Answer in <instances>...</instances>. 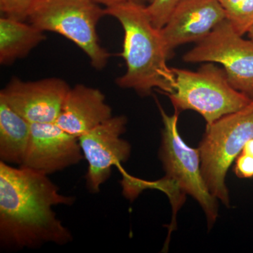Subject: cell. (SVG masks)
Instances as JSON below:
<instances>
[{"label": "cell", "mask_w": 253, "mask_h": 253, "mask_svg": "<svg viewBox=\"0 0 253 253\" xmlns=\"http://www.w3.org/2000/svg\"><path fill=\"white\" fill-rule=\"evenodd\" d=\"M234 172L241 179L253 177V156L241 153L235 160Z\"/></svg>", "instance_id": "obj_18"}, {"label": "cell", "mask_w": 253, "mask_h": 253, "mask_svg": "<svg viewBox=\"0 0 253 253\" xmlns=\"http://www.w3.org/2000/svg\"><path fill=\"white\" fill-rule=\"evenodd\" d=\"M112 116V109L102 91L78 84L68 91L56 123L79 138Z\"/></svg>", "instance_id": "obj_12"}, {"label": "cell", "mask_w": 253, "mask_h": 253, "mask_svg": "<svg viewBox=\"0 0 253 253\" xmlns=\"http://www.w3.org/2000/svg\"><path fill=\"white\" fill-rule=\"evenodd\" d=\"M44 32L34 25L3 16L0 18V63L8 66L27 56L45 41Z\"/></svg>", "instance_id": "obj_13"}, {"label": "cell", "mask_w": 253, "mask_h": 253, "mask_svg": "<svg viewBox=\"0 0 253 253\" xmlns=\"http://www.w3.org/2000/svg\"><path fill=\"white\" fill-rule=\"evenodd\" d=\"M183 60L219 63L231 85L253 99V41L240 36L226 18L198 42Z\"/></svg>", "instance_id": "obj_7"}, {"label": "cell", "mask_w": 253, "mask_h": 253, "mask_svg": "<svg viewBox=\"0 0 253 253\" xmlns=\"http://www.w3.org/2000/svg\"><path fill=\"white\" fill-rule=\"evenodd\" d=\"M126 123V116H112L78 138L88 163L86 188L92 194L99 192L109 179L113 166L126 162L130 156L131 145L121 138Z\"/></svg>", "instance_id": "obj_8"}, {"label": "cell", "mask_w": 253, "mask_h": 253, "mask_svg": "<svg viewBox=\"0 0 253 253\" xmlns=\"http://www.w3.org/2000/svg\"><path fill=\"white\" fill-rule=\"evenodd\" d=\"M83 159L78 137L63 130L56 123H31L29 142L20 166L49 175Z\"/></svg>", "instance_id": "obj_10"}, {"label": "cell", "mask_w": 253, "mask_h": 253, "mask_svg": "<svg viewBox=\"0 0 253 253\" xmlns=\"http://www.w3.org/2000/svg\"><path fill=\"white\" fill-rule=\"evenodd\" d=\"M253 138V99L244 109L206 126L199 148L201 171L211 194L226 207L230 206L226 173Z\"/></svg>", "instance_id": "obj_6"}, {"label": "cell", "mask_w": 253, "mask_h": 253, "mask_svg": "<svg viewBox=\"0 0 253 253\" xmlns=\"http://www.w3.org/2000/svg\"><path fill=\"white\" fill-rule=\"evenodd\" d=\"M70 89L61 78L23 81L14 77L0 91V100L28 122L56 123Z\"/></svg>", "instance_id": "obj_9"}, {"label": "cell", "mask_w": 253, "mask_h": 253, "mask_svg": "<svg viewBox=\"0 0 253 253\" xmlns=\"http://www.w3.org/2000/svg\"><path fill=\"white\" fill-rule=\"evenodd\" d=\"M106 9V16L116 18L124 31L122 54L126 71L116 80L120 87L148 95L155 88L166 94L174 89L175 79L167 61L170 54L161 29L151 23L146 6L122 3Z\"/></svg>", "instance_id": "obj_2"}, {"label": "cell", "mask_w": 253, "mask_h": 253, "mask_svg": "<svg viewBox=\"0 0 253 253\" xmlns=\"http://www.w3.org/2000/svg\"><path fill=\"white\" fill-rule=\"evenodd\" d=\"M76 199L60 194L46 174L0 161V243L6 249L66 245L73 239L53 207Z\"/></svg>", "instance_id": "obj_1"}, {"label": "cell", "mask_w": 253, "mask_h": 253, "mask_svg": "<svg viewBox=\"0 0 253 253\" xmlns=\"http://www.w3.org/2000/svg\"><path fill=\"white\" fill-rule=\"evenodd\" d=\"M226 18L218 0H183L161 32L171 53L181 44L201 41Z\"/></svg>", "instance_id": "obj_11"}, {"label": "cell", "mask_w": 253, "mask_h": 253, "mask_svg": "<svg viewBox=\"0 0 253 253\" xmlns=\"http://www.w3.org/2000/svg\"><path fill=\"white\" fill-rule=\"evenodd\" d=\"M226 19L240 36L248 34L253 25V0H218Z\"/></svg>", "instance_id": "obj_15"}, {"label": "cell", "mask_w": 253, "mask_h": 253, "mask_svg": "<svg viewBox=\"0 0 253 253\" xmlns=\"http://www.w3.org/2000/svg\"><path fill=\"white\" fill-rule=\"evenodd\" d=\"M93 1L97 3L98 4L104 6L105 8H109L115 6V5L122 4V3L125 2H129V1L144 4L143 1H146V0H93Z\"/></svg>", "instance_id": "obj_19"}, {"label": "cell", "mask_w": 253, "mask_h": 253, "mask_svg": "<svg viewBox=\"0 0 253 253\" xmlns=\"http://www.w3.org/2000/svg\"><path fill=\"white\" fill-rule=\"evenodd\" d=\"M172 69L175 85L168 95L175 111H196L207 125L244 109L252 101L231 85L224 68L214 63H206L196 71Z\"/></svg>", "instance_id": "obj_5"}, {"label": "cell", "mask_w": 253, "mask_h": 253, "mask_svg": "<svg viewBox=\"0 0 253 253\" xmlns=\"http://www.w3.org/2000/svg\"><path fill=\"white\" fill-rule=\"evenodd\" d=\"M183 0H153L146 6V12L151 23L161 29L166 26L174 9Z\"/></svg>", "instance_id": "obj_16"}, {"label": "cell", "mask_w": 253, "mask_h": 253, "mask_svg": "<svg viewBox=\"0 0 253 253\" xmlns=\"http://www.w3.org/2000/svg\"><path fill=\"white\" fill-rule=\"evenodd\" d=\"M159 106L163 129L159 157L166 172L162 179L163 190L171 203L181 206L186 195L194 198L204 211L208 226L212 227L218 217V200L206 185L201 171L199 149L183 140L178 129L179 111L168 115Z\"/></svg>", "instance_id": "obj_3"}, {"label": "cell", "mask_w": 253, "mask_h": 253, "mask_svg": "<svg viewBox=\"0 0 253 253\" xmlns=\"http://www.w3.org/2000/svg\"><path fill=\"white\" fill-rule=\"evenodd\" d=\"M31 128V123L0 100V161L21 166Z\"/></svg>", "instance_id": "obj_14"}, {"label": "cell", "mask_w": 253, "mask_h": 253, "mask_svg": "<svg viewBox=\"0 0 253 253\" xmlns=\"http://www.w3.org/2000/svg\"><path fill=\"white\" fill-rule=\"evenodd\" d=\"M146 1H148V2L150 3L151 2V1H153V0H146Z\"/></svg>", "instance_id": "obj_22"}, {"label": "cell", "mask_w": 253, "mask_h": 253, "mask_svg": "<svg viewBox=\"0 0 253 253\" xmlns=\"http://www.w3.org/2000/svg\"><path fill=\"white\" fill-rule=\"evenodd\" d=\"M241 153L253 156V138L246 142Z\"/></svg>", "instance_id": "obj_20"}, {"label": "cell", "mask_w": 253, "mask_h": 253, "mask_svg": "<svg viewBox=\"0 0 253 253\" xmlns=\"http://www.w3.org/2000/svg\"><path fill=\"white\" fill-rule=\"evenodd\" d=\"M250 39L253 40V25L252 28H251L249 33H248Z\"/></svg>", "instance_id": "obj_21"}, {"label": "cell", "mask_w": 253, "mask_h": 253, "mask_svg": "<svg viewBox=\"0 0 253 253\" xmlns=\"http://www.w3.org/2000/svg\"><path fill=\"white\" fill-rule=\"evenodd\" d=\"M40 0H0V11L3 16L26 21L33 5Z\"/></svg>", "instance_id": "obj_17"}, {"label": "cell", "mask_w": 253, "mask_h": 253, "mask_svg": "<svg viewBox=\"0 0 253 253\" xmlns=\"http://www.w3.org/2000/svg\"><path fill=\"white\" fill-rule=\"evenodd\" d=\"M106 9L93 0H40L28 20L42 31L58 33L72 41L96 70L106 67L111 54L100 44L96 26Z\"/></svg>", "instance_id": "obj_4"}]
</instances>
